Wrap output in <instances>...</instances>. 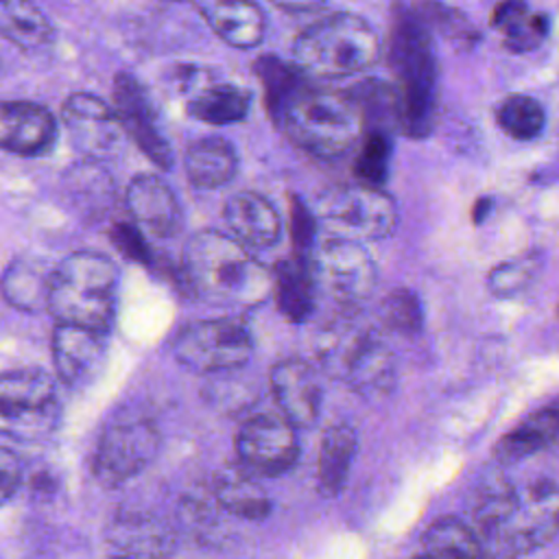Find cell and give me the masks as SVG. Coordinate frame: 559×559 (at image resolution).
Segmentation results:
<instances>
[{
    "mask_svg": "<svg viewBox=\"0 0 559 559\" xmlns=\"http://www.w3.org/2000/svg\"><path fill=\"white\" fill-rule=\"evenodd\" d=\"M181 266L192 293L212 306L251 308L271 295V271L221 231L188 238Z\"/></svg>",
    "mask_w": 559,
    "mask_h": 559,
    "instance_id": "cell-1",
    "label": "cell"
},
{
    "mask_svg": "<svg viewBox=\"0 0 559 559\" xmlns=\"http://www.w3.org/2000/svg\"><path fill=\"white\" fill-rule=\"evenodd\" d=\"M386 59L393 72L397 127L411 138L430 133L437 111V57L432 31L406 7L393 11Z\"/></svg>",
    "mask_w": 559,
    "mask_h": 559,
    "instance_id": "cell-2",
    "label": "cell"
},
{
    "mask_svg": "<svg viewBox=\"0 0 559 559\" xmlns=\"http://www.w3.org/2000/svg\"><path fill=\"white\" fill-rule=\"evenodd\" d=\"M118 269L96 251H76L48 273L46 310L57 323L109 332L116 317Z\"/></svg>",
    "mask_w": 559,
    "mask_h": 559,
    "instance_id": "cell-3",
    "label": "cell"
},
{
    "mask_svg": "<svg viewBox=\"0 0 559 559\" xmlns=\"http://www.w3.org/2000/svg\"><path fill=\"white\" fill-rule=\"evenodd\" d=\"M376 28L358 13L336 11L308 24L293 41V63L304 76L345 79L380 57Z\"/></svg>",
    "mask_w": 559,
    "mask_h": 559,
    "instance_id": "cell-4",
    "label": "cell"
},
{
    "mask_svg": "<svg viewBox=\"0 0 559 559\" xmlns=\"http://www.w3.org/2000/svg\"><path fill=\"white\" fill-rule=\"evenodd\" d=\"M277 120L293 144L323 159L349 151L365 127L352 92L308 87L306 83L284 103Z\"/></svg>",
    "mask_w": 559,
    "mask_h": 559,
    "instance_id": "cell-5",
    "label": "cell"
},
{
    "mask_svg": "<svg viewBox=\"0 0 559 559\" xmlns=\"http://www.w3.org/2000/svg\"><path fill=\"white\" fill-rule=\"evenodd\" d=\"M61 421V397L50 373L20 367L0 373V435L37 443L48 439Z\"/></svg>",
    "mask_w": 559,
    "mask_h": 559,
    "instance_id": "cell-6",
    "label": "cell"
},
{
    "mask_svg": "<svg viewBox=\"0 0 559 559\" xmlns=\"http://www.w3.org/2000/svg\"><path fill=\"white\" fill-rule=\"evenodd\" d=\"M321 362L330 376L362 397H382L395 384V354L373 330H330L321 343Z\"/></svg>",
    "mask_w": 559,
    "mask_h": 559,
    "instance_id": "cell-7",
    "label": "cell"
},
{
    "mask_svg": "<svg viewBox=\"0 0 559 559\" xmlns=\"http://www.w3.org/2000/svg\"><path fill=\"white\" fill-rule=\"evenodd\" d=\"M312 216L330 238L362 245L393 234L397 205L380 188L356 181L325 188L314 203Z\"/></svg>",
    "mask_w": 559,
    "mask_h": 559,
    "instance_id": "cell-8",
    "label": "cell"
},
{
    "mask_svg": "<svg viewBox=\"0 0 559 559\" xmlns=\"http://www.w3.org/2000/svg\"><path fill=\"white\" fill-rule=\"evenodd\" d=\"M253 343L247 325L238 319H201L183 325L173 341L177 362L197 373L238 369L249 362Z\"/></svg>",
    "mask_w": 559,
    "mask_h": 559,
    "instance_id": "cell-9",
    "label": "cell"
},
{
    "mask_svg": "<svg viewBox=\"0 0 559 559\" xmlns=\"http://www.w3.org/2000/svg\"><path fill=\"white\" fill-rule=\"evenodd\" d=\"M314 286L338 306L358 308L378 284V271L360 242L330 238L310 258Z\"/></svg>",
    "mask_w": 559,
    "mask_h": 559,
    "instance_id": "cell-10",
    "label": "cell"
},
{
    "mask_svg": "<svg viewBox=\"0 0 559 559\" xmlns=\"http://www.w3.org/2000/svg\"><path fill=\"white\" fill-rule=\"evenodd\" d=\"M159 430L151 419L109 424L96 445L92 472L103 487H118L138 476L159 450Z\"/></svg>",
    "mask_w": 559,
    "mask_h": 559,
    "instance_id": "cell-11",
    "label": "cell"
},
{
    "mask_svg": "<svg viewBox=\"0 0 559 559\" xmlns=\"http://www.w3.org/2000/svg\"><path fill=\"white\" fill-rule=\"evenodd\" d=\"M236 454L240 465L253 476H282L299 459L295 426L284 415H255L240 426Z\"/></svg>",
    "mask_w": 559,
    "mask_h": 559,
    "instance_id": "cell-12",
    "label": "cell"
},
{
    "mask_svg": "<svg viewBox=\"0 0 559 559\" xmlns=\"http://www.w3.org/2000/svg\"><path fill=\"white\" fill-rule=\"evenodd\" d=\"M61 120L72 146L92 162L116 157L124 146L127 133L116 109L94 94L76 92L68 96L61 107Z\"/></svg>",
    "mask_w": 559,
    "mask_h": 559,
    "instance_id": "cell-13",
    "label": "cell"
},
{
    "mask_svg": "<svg viewBox=\"0 0 559 559\" xmlns=\"http://www.w3.org/2000/svg\"><path fill=\"white\" fill-rule=\"evenodd\" d=\"M114 109L127 138L133 140L153 164L168 170L173 166V148L157 124V114L146 90L131 74L122 72L116 76Z\"/></svg>",
    "mask_w": 559,
    "mask_h": 559,
    "instance_id": "cell-14",
    "label": "cell"
},
{
    "mask_svg": "<svg viewBox=\"0 0 559 559\" xmlns=\"http://www.w3.org/2000/svg\"><path fill=\"white\" fill-rule=\"evenodd\" d=\"M52 362L59 380L70 389L90 386L107 360L105 332L57 323L52 332Z\"/></svg>",
    "mask_w": 559,
    "mask_h": 559,
    "instance_id": "cell-15",
    "label": "cell"
},
{
    "mask_svg": "<svg viewBox=\"0 0 559 559\" xmlns=\"http://www.w3.org/2000/svg\"><path fill=\"white\" fill-rule=\"evenodd\" d=\"M124 203L135 225L157 238H173L183 227V210L179 199L157 175L133 177L127 186Z\"/></svg>",
    "mask_w": 559,
    "mask_h": 559,
    "instance_id": "cell-16",
    "label": "cell"
},
{
    "mask_svg": "<svg viewBox=\"0 0 559 559\" xmlns=\"http://www.w3.org/2000/svg\"><path fill=\"white\" fill-rule=\"evenodd\" d=\"M271 391L282 415L295 428L317 421L321 408V384L317 371L301 358H284L271 367Z\"/></svg>",
    "mask_w": 559,
    "mask_h": 559,
    "instance_id": "cell-17",
    "label": "cell"
},
{
    "mask_svg": "<svg viewBox=\"0 0 559 559\" xmlns=\"http://www.w3.org/2000/svg\"><path fill=\"white\" fill-rule=\"evenodd\" d=\"M57 140V120L44 105L31 100H0V148L33 157Z\"/></svg>",
    "mask_w": 559,
    "mask_h": 559,
    "instance_id": "cell-18",
    "label": "cell"
},
{
    "mask_svg": "<svg viewBox=\"0 0 559 559\" xmlns=\"http://www.w3.org/2000/svg\"><path fill=\"white\" fill-rule=\"evenodd\" d=\"M520 509V489L498 469L483 474L472 491V520L480 533V542H489L491 550L513 522Z\"/></svg>",
    "mask_w": 559,
    "mask_h": 559,
    "instance_id": "cell-19",
    "label": "cell"
},
{
    "mask_svg": "<svg viewBox=\"0 0 559 559\" xmlns=\"http://www.w3.org/2000/svg\"><path fill=\"white\" fill-rule=\"evenodd\" d=\"M223 218L234 238L251 247H273L282 231L275 205L253 190H240L227 197Z\"/></svg>",
    "mask_w": 559,
    "mask_h": 559,
    "instance_id": "cell-20",
    "label": "cell"
},
{
    "mask_svg": "<svg viewBox=\"0 0 559 559\" xmlns=\"http://www.w3.org/2000/svg\"><path fill=\"white\" fill-rule=\"evenodd\" d=\"M271 293L275 295L277 310L290 321L301 323L314 308V277L310 255L293 253L284 258L271 273Z\"/></svg>",
    "mask_w": 559,
    "mask_h": 559,
    "instance_id": "cell-21",
    "label": "cell"
},
{
    "mask_svg": "<svg viewBox=\"0 0 559 559\" xmlns=\"http://www.w3.org/2000/svg\"><path fill=\"white\" fill-rule=\"evenodd\" d=\"M212 31L234 48H255L266 35V13L255 0H214L207 9Z\"/></svg>",
    "mask_w": 559,
    "mask_h": 559,
    "instance_id": "cell-22",
    "label": "cell"
},
{
    "mask_svg": "<svg viewBox=\"0 0 559 559\" xmlns=\"http://www.w3.org/2000/svg\"><path fill=\"white\" fill-rule=\"evenodd\" d=\"M214 500L231 515L260 522L271 513V498L245 467H227L212 478Z\"/></svg>",
    "mask_w": 559,
    "mask_h": 559,
    "instance_id": "cell-23",
    "label": "cell"
},
{
    "mask_svg": "<svg viewBox=\"0 0 559 559\" xmlns=\"http://www.w3.org/2000/svg\"><path fill=\"white\" fill-rule=\"evenodd\" d=\"M559 430V413L557 406L542 408L533 415H528L522 424H518L513 430H509L493 448L496 459L502 465L520 463L537 452L548 450L557 441Z\"/></svg>",
    "mask_w": 559,
    "mask_h": 559,
    "instance_id": "cell-24",
    "label": "cell"
},
{
    "mask_svg": "<svg viewBox=\"0 0 559 559\" xmlns=\"http://www.w3.org/2000/svg\"><path fill=\"white\" fill-rule=\"evenodd\" d=\"M491 26L513 52L535 50L550 33V15L531 11L526 0H500L491 13Z\"/></svg>",
    "mask_w": 559,
    "mask_h": 559,
    "instance_id": "cell-25",
    "label": "cell"
},
{
    "mask_svg": "<svg viewBox=\"0 0 559 559\" xmlns=\"http://www.w3.org/2000/svg\"><path fill=\"white\" fill-rule=\"evenodd\" d=\"M183 166L190 183L197 188H218L234 179L238 155L225 138L207 135L188 146Z\"/></svg>",
    "mask_w": 559,
    "mask_h": 559,
    "instance_id": "cell-26",
    "label": "cell"
},
{
    "mask_svg": "<svg viewBox=\"0 0 559 559\" xmlns=\"http://www.w3.org/2000/svg\"><path fill=\"white\" fill-rule=\"evenodd\" d=\"M356 445H358L356 430L347 424L330 426L323 432L319 461H317V487L323 496L332 498L341 493V489L345 487L349 467L356 454Z\"/></svg>",
    "mask_w": 559,
    "mask_h": 559,
    "instance_id": "cell-27",
    "label": "cell"
},
{
    "mask_svg": "<svg viewBox=\"0 0 559 559\" xmlns=\"http://www.w3.org/2000/svg\"><path fill=\"white\" fill-rule=\"evenodd\" d=\"M251 96L234 83H207L188 98V114L207 124H231L247 116Z\"/></svg>",
    "mask_w": 559,
    "mask_h": 559,
    "instance_id": "cell-28",
    "label": "cell"
},
{
    "mask_svg": "<svg viewBox=\"0 0 559 559\" xmlns=\"http://www.w3.org/2000/svg\"><path fill=\"white\" fill-rule=\"evenodd\" d=\"M109 544L124 555H168V537L164 528L140 513H120L107 531Z\"/></svg>",
    "mask_w": 559,
    "mask_h": 559,
    "instance_id": "cell-29",
    "label": "cell"
},
{
    "mask_svg": "<svg viewBox=\"0 0 559 559\" xmlns=\"http://www.w3.org/2000/svg\"><path fill=\"white\" fill-rule=\"evenodd\" d=\"M0 35L20 48H41L52 39V24L31 0H0Z\"/></svg>",
    "mask_w": 559,
    "mask_h": 559,
    "instance_id": "cell-30",
    "label": "cell"
},
{
    "mask_svg": "<svg viewBox=\"0 0 559 559\" xmlns=\"http://www.w3.org/2000/svg\"><path fill=\"white\" fill-rule=\"evenodd\" d=\"M46 288L48 273H44L37 262L26 258L9 262L0 280L4 301L24 312H37L46 308Z\"/></svg>",
    "mask_w": 559,
    "mask_h": 559,
    "instance_id": "cell-31",
    "label": "cell"
},
{
    "mask_svg": "<svg viewBox=\"0 0 559 559\" xmlns=\"http://www.w3.org/2000/svg\"><path fill=\"white\" fill-rule=\"evenodd\" d=\"M421 552L432 557H480V537L459 518H439L421 535Z\"/></svg>",
    "mask_w": 559,
    "mask_h": 559,
    "instance_id": "cell-32",
    "label": "cell"
},
{
    "mask_svg": "<svg viewBox=\"0 0 559 559\" xmlns=\"http://www.w3.org/2000/svg\"><path fill=\"white\" fill-rule=\"evenodd\" d=\"M498 127L513 140H535L546 124L542 103L528 94H511L496 107Z\"/></svg>",
    "mask_w": 559,
    "mask_h": 559,
    "instance_id": "cell-33",
    "label": "cell"
},
{
    "mask_svg": "<svg viewBox=\"0 0 559 559\" xmlns=\"http://www.w3.org/2000/svg\"><path fill=\"white\" fill-rule=\"evenodd\" d=\"M255 74L264 85L266 92V103L271 114L277 118L284 103L304 85V74L297 70V66H288L277 57H260L255 61Z\"/></svg>",
    "mask_w": 559,
    "mask_h": 559,
    "instance_id": "cell-34",
    "label": "cell"
},
{
    "mask_svg": "<svg viewBox=\"0 0 559 559\" xmlns=\"http://www.w3.org/2000/svg\"><path fill=\"white\" fill-rule=\"evenodd\" d=\"M389 162H391V140H389L386 131L369 129L367 138L362 140V146L358 151V157L354 162L356 181H360L365 186L380 188L386 181Z\"/></svg>",
    "mask_w": 559,
    "mask_h": 559,
    "instance_id": "cell-35",
    "label": "cell"
},
{
    "mask_svg": "<svg viewBox=\"0 0 559 559\" xmlns=\"http://www.w3.org/2000/svg\"><path fill=\"white\" fill-rule=\"evenodd\" d=\"M382 321L400 334H417L421 330V306L417 295L404 288L393 290L382 304Z\"/></svg>",
    "mask_w": 559,
    "mask_h": 559,
    "instance_id": "cell-36",
    "label": "cell"
},
{
    "mask_svg": "<svg viewBox=\"0 0 559 559\" xmlns=\"http://www.w3.org/2000/svg\"><path fill=\"white\" fill-rule=\"evenodd\" d=\"M424 24L432 31L437 28L441 35L450 37V39H472V35H476L474 24L465 17V13H461L459 9L445 7L441 2H421L417 4V9H413Z\"/></svg>",
    "mask_w": 559,
    "mask_h": 559,
    "instance_id": "cell-37",
    "label": "cell"
},
{
    "mask_svg": "<svg viewBox=\"0 0 559 559\" xmlns=\"http://www.w3.org/2000/svg\"><path fill=\"white\" fill-rule=\"evenodd\" d=\"M535 269H537V260H533V258L502 262L487 275V288L500 299L513 297L531 284Z\"/></svg>",
    "mask_w": 559,
    "mask_h": 559,
    "instance_id": "cell-38",
    "label": "cell"
},
{
    "mask_svg": "<svg viewBox=\"0 0 559 559\" xmlns=\"http://www.w3.org/2000/svg\"><path fill=\"white\" fill-rule=\"evenodd\" d=\"M111 240L118 247L120 253H124L127 258L135 260V262H148V247L140 234V227L127 225V223H118L111 229Z\"/></svg>",
    "mask_w": 559,
    "mask_h": 559,
    "instance_id": "cell-39",
    "label": "cell"
},
{
    "mask_svg": "<svg viewBox=\"0 0 559 559\" xmlns=\"http://www.w3.org/2000/svg\"><path fill=\"white\" fill-rule=\"evenodd\" d=\"M22 485V463L4 445H0V504L11 500Z\"/></svg>",
    "mask_w": 559,
    "mask_h": 559,
    "instance_id": "cell-40",
    "label": "cell"
},
{
    "mask_svg": "<svg viewBox=\"0 0 559 559\" xmlns=\"http://www.w3.org/2000/svg\"><path fill=\"white\" fill-rule=\"evenodd\" d=\"M293 203V210H290V216H293V238H295V251L297 253H304L308 255L310 253V242L314 238V227H317V221L314 216L301 205V201H295L290 199Z\"/></svg>",
    "mask_w": 559,
    "mask_h": 559,
    "instance_id": "cell-41",
    "label": "cell"
},
{
    "mask_svg": "<svg viewBox=\"0 0 559 559\" xmlns=\"http://www.w3.org/2000/svg\"><path fill=\"white\" fill-rule=\"evenodd\" d=\"M275 7L290 11V13H299V11H310L321 7L325 0H271Z\"/></svg>",
    "mask_w": 559,
    "mask_h": 559,
    "instance_id": "cell-42",
    "label": "cell"
}]
</instances>
